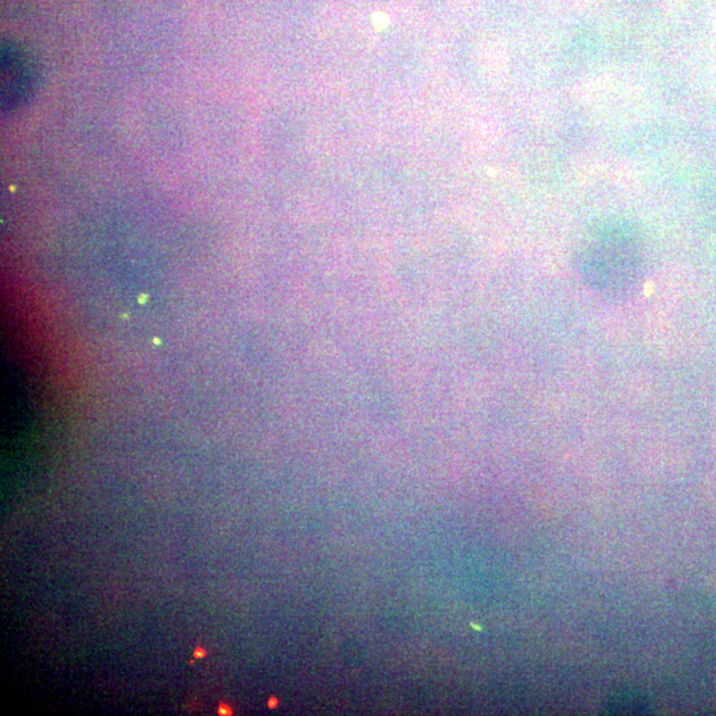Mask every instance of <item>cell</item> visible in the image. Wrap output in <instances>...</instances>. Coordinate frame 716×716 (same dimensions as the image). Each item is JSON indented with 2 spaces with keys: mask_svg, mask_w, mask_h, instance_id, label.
<instances>
[{
  "mask_svg": "<svg viewBox=\"0 0 716 716\" xmlns=\"http://www.w3.org/2000/svg\"><path fill=\"white\" fill-rule=\"evenodd\" d=\"M204 654H206V653L203 652L202 649H198V650L195 652V656H197V658H202Z\"/></svg>",
  "mask_w": 716,
  "mask_h": 716,
  "instance_id": "1",
  "label": "cell"
}]
</instances>
